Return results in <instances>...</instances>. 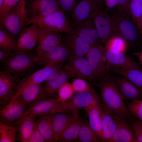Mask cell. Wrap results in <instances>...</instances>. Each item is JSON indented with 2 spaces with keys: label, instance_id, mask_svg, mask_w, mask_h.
<instances>
[{
  "label": "cell",
  "instance_id": "6da1fadb",
  "mask_svg": "<svg viewBox=\"0 0 142 142\" xmlns=\"http://www.w3.org/2000/svg\"><path fill=\"white\" fill-rule=\"evenodd\" d=\"M92 84L99 90L100 101L110 112L123 119L129 123L135 119L129 111L124 100L113 78L109 77Z\"/></svg>",
  "mask_w": 142,
  "mask_h": 142
},
{
  "label": "cell",
  "instance_id": "7a4b0ae2",
  "mask_svg": "<svg viewBox=\"0 0 142 142\" xmlns=\"http://www.w3.org/2000/svg\"><path fill=\"white\" fill-rule=\"evenodd\" d=\"M28 21L26 0H21L8 14L0 26L16 37L26 28Z\"/></svg>",
  "mask_w": 142,
  "mask_h": 142
},
{
  "label": "cell",
  "instance_id": "3957f363",
  "mask_svg": "<svg viewBox=\"0 0 142 142\" xmlns=\"http://www.w3.org/2000/svg\"><path fill=\"white\" fill-rule=\"evenodd\" d=\"M36 63H37L36 57L25 52L17 50L12 52L3 64L4 69L9 71L19 79V77L32 69Z\"/></svg>",
  "mask_w": 142,
  "mask_h": 142
},
{
  "label": "cell",
  "instance_id": "277c9868",
  "mask_svg": "<svg viewBox=\"0 0 142 142\" xmlns=\"http://www.w3.org/2000/svg\"><path fill=\"white\" fill-rule=\"evenodd\" d=\"M108 12L120 36L127 43L133 44L136 41L138 33L135 25L127 12L116 9Z\"/></svg>",
  "mask_w": 142,
  "mask_h": 142
},
{
  "label": "cell",
  "instance_id": "5b68a950",
  "mask_svg": "<svg viewBox=\"0 0 142 142\" xmlns=\"http://www.w3.org/2000/svg\"><path fill=\"white\" fill-rule=\"evenodd\" d=\"M92 21L101 42L105 44L113 37H121L110 15L103 6L100 8Z\"/></svg>",
  "mask_w": 142,
  "mask_h": 142
},
{
  "label": "cell",
  "instance_id": "8992f818",
  "mask_svg": "<svg viewBox=\"0 0 142 142\" xmlns=\"http://www.w3.org/2000/svg\"><path fill=\"white\" fill-rule=\"evenodd\" d=\"M105 48L101 43L91 45L86 57L94 74L99 81L110 77V67L104 54Z\"/></svg>",
  "mask_w": 142,
  "mask_h": 142
},
{
  "label": "cell",
  "instance_id": "52a82bcc",
  "mask_svg": "<svg viewBox=\"0 0 142 142\" xmlns=\"http://www.w3.org/2000/svg\"><path fill=\"white\" fill-rule=\"evenodd\" d=\"M36 23L40 29L48 31L68 33L72 32V27L61 10L41 17Z\"/></svg>",
  "mask_w": 142,
  "mask_h": 142
},
{
  "label": "cell",
  "instance_id": "ba28073f",
  "mask_svg": "<svg viewBox=\"0 0 142 142\" xmlns=\"http://www.w3.org/2000/svg\"><path fill=\"white\" fill-rule=\"evenodd\" d=\"M78 77L72 71L62 68L53 73L43 84L42 95L40 99L58 97L59 90L69 79ZM39 99V100H40Z\"/></svg>",
  "mask_w": 142,
  "mask_h": 142
},
{
  "label": "cell",
  "instance_id": "9c48e42d",
  "mask_svg": "<svg viewBox=\"0 0 142 142\" xmlns=\"http://www.w3.org/2000/svg\"><path fill=\"white\" fill-rule=\"evenodd\" d=\"M26 1L28 18V25L41 17L61 10L57 0Z\"/></svg>",
  "mask_w": 142,
  "mask_h": 142
},
{
  "label": "cell",
  "instance_id": "30bf717a",
  "mask_svg": "<svg viewBox=\"0 0 142 142\" xmlns=\"http://www.w3.org/2000/svg\"><path fill=\"white\" fill-rule=\"evenodd\" d=\"M99 97L94 89L77 92L69 99L64 102L66 111L78 114L80 109L92 105L99 104Z\"/></svg>",
  "mask_w": 142,
  "mask_h": 142
},
{
  "label": "cell",
  "instance_id": "8fae6325",
  "mask_svg": "<svg viewBox=\"0 0 142 142\" xmlns=\"http://www.w3.org/2000/svg\"><path fill=\"white\" fill-rule=\"evenodd\" d=\"M64 101L59 97L39 100L27 109L24 117L31 115L37 117L47 114L65 111L64 107Z\"/></svg>",
  "mask_w": 142,
  "mask_h": 142
},
{
  "label": "cell",
  "instance_id": "7c38bea8",
  "mask_svg": "<svg viewBox=\"0 0 142 142\" xmlns=\"http://www.w3.org/2000/svg\"><path fill=\"white\" fill-rule=\"evenodd\" d=\"M0 108V120L13 126L17 125L27 110L16 94L8 104Z\"/></svg>",
  "mask_w": 142,
  "mask_h": 142
},
{
  "label": "cell",
  "instance_id": "4fadbf2b",
  "mask_svg": "<svg viewBox=\"0 0 142 142\" xmlns=\"http://www.w3.org/2000/svg\"><path fill=\"white\" fill-rule=\"evenodd\" d=\"M64 69L73 71L78 77L91 83L99 82L86 57H77L70 55L66 62Z\"/></svg>",
  "mask_w": 142,
  "mask_h": 142
},
{
  "label": "cell",
  "instance_id": "5bb4252c",
  "mask_svg": "<svg viewBox=\"0 0 142 142\" xmlns=\"http://www.w3.org/2000/svg\"><path fill=\"white\" fill-rule=\"evenodd\" d=\"M19 80L8 70L0 71V107L8 104L16 93Z\"/></svg>",
  "mask_w": 142,
  "mask_h": 142
},
{
  "label": "cell",
  "instance_id": "9a60e30c",
  "mask_svg": "<svg viewBox=\"0 0 142 142\" xmlns=\"http://www.w3.org/2000/svg\"><path fill=\"white\" fill-rule=\"evenodd\" d=\"M101 7L95 0H82L71 12L72 27L93 19Z\"/></svg>",
  "mask_w": 142,
  "mask_h": 142
},
{
  "label": "cell",
  "instance_id": "2e32d148",
  "mask_svg": "<svg viewBox=\"0 0 142 142\" xmlns=\"http://www.w3.org/2000/svg\"><path fill=\"white\" fill-rule=\"evenodd\" d=\"M61 43L70 55L77 57H86L91 46L73 32L62 36Z\"/></svg>",
  "mask_w": 142,
  "mask_h": 142
},
{
  "label": "cell",
  "instance_id": "e0dca14e",
  "mask_svg": "<svg viewBox=\"0 0 142 142\" xmlns=\"http://www.w3.org/2000/svg\"><path fill=\"white\" fill-rule=\"evenodd\" d=\"M63 64L45 66L29 77L19 80L18 82L16 94L29 86L34 84L43 83L54 73L63 67Z\"/></svg>",
  "mask_w": 142,
  "mask_h": 142
},
{
  "label": "cell",
  "instance_id": "ac0fdd59",
  "mask_svg": "<svg viewBox=\"0 0 142 142\" xmlns=\"http://www.w3.org/2000/svg\"><path fill=\"white\" fill-rule=\"evenodd\" d=\"M104 54L110 68L129 69L141 67L132 56L124 53L105 48Z\"/></svg>",
  "mask_w": 142,
  "mask_h": 142
},
{
  "label": "cell",
  "instance_id": "d6986e66",
  "mask_svg": "<svg viewBox=\"0 0 142 142\" xmlns=\"http://www.w3.org/2000/svg\"><path fill=\"white\" fill-rule=\"evenodd\" d=\"M61 43L40 57L36 58L37 63L45 66L63 64L69 55Z\"/></svg>",
  "mask_w": 142,
  "mask_h": 142
},
{
  "label": "cell",
  "instance_id": "ffe728a7",
  "mask_svg": "<svg viewBox=\"0 0 142 142\" xmlns=\"http://www.w3.org/2000/svg\"><path fill=\"white\" fill-rule=\"evenodd\" d=\"M92 20L90 19L72 27V32L91 45L101 42Z\"/></svg>",
  "mask_w": 142,
  "mask_h": 142
},
{
  "label": "cell",
  "instance_id": "44dd1931",
  "mask_svg": "<svg viewBox=\"0 0 142 142\" xmlns=\"http://www.w3.org/2000/svg\"><path fill=\"white\" fill-rule=\"evenodd\" d=\"M61 38L62 35L60 32L46 31L40 29L36 58L40 57L60 43Z\"/></svg>",
  "mask_w": 142,
  "mask_h": 142
},
{
  "label": "cell",
  "instance_id": "7402d4cb",
  "mask_svg": "<svg viewBox=\"0 0 142 142\" xmlns=\"http://www.w3.org/2000/svg\"><path fill=\"white\" fill-rule=\"evenodd\" d=\"M113 79L124 100L129 101L141 99V89L125 78L115 76Z\"/></svg>",
  "mask_w": 142,
  "mask_h": 142
},
{
  "label": "cell",
  "instance_id": "603a6c76",
  "mask_svg": "<svg viewBox=\"0 0 142 142\" xmlns=\"http://www.w3.org/2000/svg\"><path fill=\"white\" fill-rule=\"evenodd\" d=\"M26 28L17 41L18 50L26 52L32 49L38 41L40 28L36 23Z\"/></svg>",
  "mask_w": 142,
  "mask_h": 142
},
{
  "label": "cell",
  "instance_id": "cb8c5ba5",
  "mask_svg": "<svg viewBox=\"0 0 142 142\" xmlns=\"http://www.w3.org/2000/svg\"><path fill=\"white\" fill-rule=\"evenodd\" d=\"M116 128L110 142H138L129 123L113 114Z\"/></svg>",
  "mask_w": 142,
  "mask_h": 142
},
{
  "label": "cell",
  "instance_id": "d4e9b609",
  "mask_svg": "<svg viewBox=\"0 0 142 142\" xmlns=\"http://www.w3.org/2000/svg\"><path fill=\"white\" fill-rule=\"evenodd\" d=\"M78 116V114L69 112L62 111L53 113V142H57L63 132Z\"/></svg>",
  "mask_w": 142,
  "mask_h": 142
},
{
  "label": "cell",
  "instance_id": "484cf974",
  "mask_svg": "<svg viewBox=\"0 0 142 142\" xmlns=\"http://www.w3.org/2000/svg\"><path fill=\"white\" fill-rule=\"evenodd\" d=\"M99 105L102 117L103 142H110L116 129V123L112 113L105 107L101 102Z\"/></svg>",
  "mask_w": 142,
  "mask_h": 142
},
{
  "label": "cell",
  "instance_id": "4316f807",
  "mask_svg": "<svg viewBox=\"0 0 142 142\" xmlns=\"http://www.w3.org/2000/svg\"><path fill=\"white\" fill-rule=\"evenodd\" d=\"M42 89V83L34 84L27 87L16 95L27 109L40 99Z\"/></svg>",
  "mask_w": 142,
  "mask_h": 142
},
{
  "label": "cell",
  "instance_id": "83f0119b",
  "mask_svg": "<svg viewBox=\"0 0 142 142\" xmlns=\"http://www.w3.org/2000/svg\"><path fill=\"white\" fill-rule=\"evenodd\" d=\"M99 104L90 106L84 109L88 118V122L91 128L100 141L103 142Z\"/></svg>",
  "mask_w": 142,
  "mask_h": 142
},
{
  "label": "cell",
  "instance_id": "f1b7e54d",
  "mask_svg": "<svg viewBox=\"0 0 142 142\" xmlns=\"http://www.w3.org/2000/svg\"><path fill=\"white\" fill-rule=\"evenodd\" d=\"M38 116L36 122L46 142H53V113Z\"/></svg>",
  "mask_w": 142,
  "mask_h": 142
},
{
  "label": "cell",
  "instance_id": "f546056e",
  "mask_svg": "<svg viewBox=\"0 0 142 142\" xmlns=\"http://www.w3.org/2000/svg\"><path fill=\"white\" fill-rule=\"evenodd\" d=\"M36 116H27L24 117L17 125L19 139L21 142H28L33 130Z\"/></svg>",
  "mask_w": 142,
  "mask_h": 142
},
{
  "label": "cell",
  "instance_id": "4dcf8cb0",
  "mask_svg": "<svg viewBox=\"0 0 142 142\" xmlns=\"http://www.w3.org/2000/svg\"><path fill=\"white\" fill-rule=\"evenodd\" d=\"M110 70L125 78L142 90V68L122 69L111 68Z\"/></svg>",
  "mask_w": 142,
  "mask_h": 142
},
{
  "label": "cell",
  "instance_id": "1f68e13d",
  "mask_svg": "<svg viewBox=\"0 0 142 142\" xmlns=\"http://www.w3.org/2000/svg\"><path fill=\"white\" fill-rule=\"evenodd\" d=\"M82 120L79 116L69 124L62 133L57 142H74L78 136Z\"/></svg>",
  "mask_w": 142,
  "mask_h": 142
},
{
  "label": "cell",
  "instance_id": "d6a6232c",
  "mask_svg": "<svg viewBox=\"0 0 142 142\" xmlns=\"http://www.w3.org/2000/svg\"><path fill=\"white\" fill-rule=\"evenodd\" d=\"M0 48L10 52L18 50L15 37L3 27H0Z\"/></svg>",
  "mask_w": 142,
  "mask_h": 142
},
{
  "label": "cell",
  "instance_id": "836d02e7",
  "mask_svg": "<svg viewBox=\"0 0 142 142\" xmlns=\"http://www.w3.org/2000/svg\"><path fill=\"white\" fill-rule=\"evenodd\" d=\"M101 142L91 128L88 120L83 119L78 136L74 142Z\"/></svg>",
  "mask_w": 142,
  "mask_h": 142
},
{
  "label": "cell",
  "instance_id": "e575fe53",
  "mask_svg": "<svg viewBox=\"0 0 142 142\" xmlns=\"http://www.w3.org/2000/svg\"><path fill=\"white\" fill-rule=\"evenodd\" d=\"M17 126L6 124L0 120V142H14L18 132Z\"/></svg>",
  "mask_w": 142,
  "mask_h": 142
},
{
  "label": "cell",
  "instance_id": "d590c367",
  "mask_svg": "<svg viewBox=\"0 0 142 142\" xmlns=\"http://www.w3.org/2000/svg\"><path fill=\"white\" fill-rule=\"evenodd\" d=\"M127 42L122 37L117 36L109 40L105 44V48L124 53L127 47Z\"/></svg>",
  "mask_w": 142,
  "mask_h": 142
},
{
  "label": "cell",
  "instance_id": "8d00e7d4",
  "mask_svg": "<svg viewBox=\"0 0 142 142\" xmlns=\"http://www.w3.org/2000/svg\"><path fill=\"white\" fill-rule=\"evenodd\" d=\"M126 11L135 24L142 15V0H131Z\"/></svg>",
  "mask_w": 142,
  "mask_h": 142
},
{
  "label": "cell",
  "instance_id": "74e56055",
  "mask_svg": "<svg viewBox=\"0 0 142 142\" xmlns=\"http://www.w3.org/2000/svg\"><path fill=\"white\" fill-rule=\"evenodd\" d=\"M126 104L131 115L142 121V100L138 99L129 101Z\"/></svg>",
  "mask_w": 142,
  "mask_h": 142
},
{
  "label": "cell",
  "instance_id": "f35d334b",
  "mask_svg": "<svg viewBox=\"0 0 142 142\" xmlns=\"http://www.w3.org/2000/svg\"><path fill=\"white\" fill-rule=\"evenodd\" d=\"M21 0H4L0 6V25L1 26L4 19L11 10Z\"/></svg>",
  "mask_w": 142,
  "mask_h": 142
},
{
  "label": "cell",
  "instance_id": "ab89813d",
  "mask_svg": "<svg viewBox=\"0 0 142 142\" xmlns=\"http://www.w3.org/2000/svg\"><path fill=\"white\" fill-rule=\"evenodd\" d=\"M74 92L72 84L66 82L59 89L58 93V97L65 101L70 99Z\"/></svg>",
  "mask_w": 142,
  "mask_h": 142
},
{
  "label": "cell",
  "instance_id": "60d3db41",
  "mask_svg": "<svg viewBox=\"0 0 142 142\" xmlns=\"http://www.w3.org/2000/svg\"><path fill=\"white\" fill-rule=\"evenodd\" d=\"M59 7L64 13L72 12L82 0H57Z\"/></svg>",
  "mask_w": 142,
  "mask_h": 142
},
{
  "label": "cell",
  "instance_id": "b9f144b4",
  "mask_svg": "<svg viewBox=\"0 0 142 142\" xmlns=\"http://www.w3.org/2000/svg\"><path fill=\"white\" fill-rule=\"evenodd\" d=\"M129 124L138 142H142V121L135 119Z\"/></svg>",
  "mask_w": 142,
  "mask_h": 142
},
{
  "label": "cell",
  "instance_id": "7bdbcfd3",
  "mask_svg": "<svg viewBox=\"0 0 142 142\" xmlns=\"http://www.w3.org/2000/svg\"><path fill=\"white\" fill-rule=\"evenodd\" d=\"M72 85L74 92L77 93L89 91L93 89L84 80L80 78L73 80Z\"/></svg>",
  "mask_w": 142,
  "mask_h": 142
},
{
  "label": "cell",
  "instance_id": "ee69618b",
  "mask_svg": "<svg viewBox=\"0 0 142 142\" xmlns=\"http://www.w3.org/2000/svg\"><path fill=\"white\" fill-rule=\"evenodd\" d=\"M28 142H46L35 123L34 128Z\"/></svg>",
  "mask_w": 142,
  "mask_h": 142
},
{
  "label": "cell",
  "instance_id": "f6af8a7d",
  "mask_svg": "<svg viewBox=\"0 0 142 142\" xmlns=\"http://www.w3.org/2000/svg\"><path fill=\"white\" fill-rule=\"evenodd\" d=\"M105 8L108 11H111L117 8L118 3L117 0H104Z\"/></svg>",
  "mask_w": 142,
  "mask_h": 142
},
{
  "label": "cell",
  "instance_id": "bcb514c9",
  "mask_svg": "<svg viewBox=\"0 0 142 142\" xmlns=\"http://www.w3.org/2000/svg\"><path fill=\"white\" fill-rule=\"evenodd\" d=\"M131 0H117L118 6L117 9L121 11L127 12L128 4Z\"/></svg>",
  "mask_w": 142,
  "mask_h": 142
},
{
  "label": "cell",
  "instance_id": "7dc6e473",
  "mask_svg": "<svg viewBox=\"0 0 142 142\" xmlns=\"http://www.w3.org/2000/svg\"><path fill=\"white\" fill-rule=\"evenodd\" d=\"M12 53L0 49V61L3 64L9 58Z\"/></svg>",
  "mask_w": 142,
  "mask_h": 142
},
{
  "label": "cell",
  "instance_id": "c3c4849f",
  "mask_svg": "<svg viewBox=\"0 0 142 142\" xmlns=\"http://www.w3.org/2000/svg\"><path fill=\"white\" fill-rule=\"evenodd\" d=\"M135 24L139 33L142 35V15L136 21Z\"/></svg>",
  "mask_w": 142,
  "mask_h": 142
},
{
  "label": "cell",
  "instance_id": "681fc988",
  "mask_svg": "<svg viewBox=\"0 0 142 142\" xmlns=\"http://www.w3.org/2000/svg\"><path fill=\"white\" fill-rule=\"evenodd\" d=\"M135 55L138 58L140 63L142 64V51L136 53Z\"/></svg>",
  "mask_w": 142,
  "mask_h": 142
},
{
  "label": "cell",
  "instance_id": "f907efd6",
  "mask_svg": "<svg viewBox=\"0 0 142 142\" xmlns=\"http://www.w3.org/2000/svg\"><path fill=\"white\" fill-rule=\"evenodd\" d=\"M98 5L100 6H103V3L104 0H95Z\"/></svg>",
  "mask_w": 142,
  "mask_h": 142
},
{
  "label": "cell",
  "instance_id": "816d5d0a",
  "mask_svg": "<svg viewBox=\"0 0 142 142\" xmlns=\"http://www.w3.org/2000/svg\"><path fill=\"white\" fill-rule=\"evenodd\" d=\"M4 0H0V6L2 4Z\"/></svg>",
  "mask_w": 142,
  "mask_h": 142
},
{
  "label": "cell",
  "instance_id": "f5cc1de1",
  "mask_svg": "<svg viewBox=\"0 0 142 142\" xmlns=\"http://www.w3.org/2000/svg\"><path fill=\"white\" fill-rule=\"evenodd\" d=\"M140 38H141V44H142V35H141V36Z\"/></svg>",
  "mask_w": 142,
  "mask_h": 142
}]
</instances>
